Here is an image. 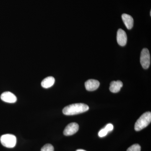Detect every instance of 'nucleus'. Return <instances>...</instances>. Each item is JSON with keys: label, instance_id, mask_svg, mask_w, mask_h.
I'll return each mask as SVG.
<instances>
[{"label": "nucleus", "instance_id": "nucleus-15", "mask_svg": "<svg viewBox=\"0 0 151 151\" xmlns=\"http://www.w3.org/2000/svg\"><path fill=\"white\" fill-rule=\"evenodd\" d=\"M105 128L108 131V132H111V131H113V124H108L105 126Z\"/></svg>", "mask_w": 151, "mask_h": 151}, {"label": "nucleus", "instance_id": "nucleus-10", "mask_svg": "<svg viewBox=\"0 0 151 151\" xmlns=\"http://www.w3.org/2000/svg\"><path fill=\"white\" fill-rule=\"evenodd\" d=\"M123 84L121 81H113L110 84V90L113 93H117L121 90Z\"/></svg>", "mask_w": 151, "mask_h": 151}, {"label": "nucleus", "instance_id": "nucleus-7", "mask_svg": "<svg viewBox=\"0 0 151 151\" xmlns=\"http://www.w3.org/2000/svg\"><path fill=\"white\" fill-rule=\"evenodd\" d=\"M1 98L4 102L10 103H15L17 100L16 96L13 93L10 92L3 93L1 95Z\"/></svg>", "mask_w": 151, "mask_h": 151}, {"label": "nucleus", "instance_id": "nucleus-16", "mask_svg": "<svg viewBox=\"0 0 151 151\" xmlns=\"http://www.w3.org/2000/svg\"><path fill=\"white\" fill-rule=\"evenodd\" d=\"M76 151H86L84 150H81V149H80V150H76Z\"/></svg>", "mask_w": 151, "mask_h": 151}, {"label": "nucleus", "instance_id": "nucleus-9", "mask_svg": "<svg viewBox=\"0 0 151 151\" xmlns=\"http://www.w3.org/2000/svg\"><path fill=\"white\" fill-rule=\"evenodd\" d=\"M122 19L124 24L128 29H132L134 25V19L130 15L126 14H122Z\"/></svg>", "mask_w": 151, "mask_h": 151}, {"label": "nucleus", "instance_id": "nucleus-12", "mask_svg": "<svg viewBox=\"0 0 151 151\" xmlns=\"http://www.w3.org/2000/svg\"><path fill=\"white\" fill-rule=\"evenodd\" d=\"M141 146L138 144H134L127 149V151H141Z\"/></svg>", "mask_w": 151, "mask_h": 151}, {"label": "nucleus", "instance_id": "nucleus-14", "mask_svg": "<svg viewBox=\"0 0 151 151\" xmlns=\"http://www.w3.org/2000/svg\"><path fill=\"white\" fill-rule=\"evenodd\" d=\"M108 131L106 130L105 128H104L100 130L99 133H98V135H99L100 137H103L106 136L107 134H108Z\"/></svg>", "mask_w": 151, "mask_h": 151}, {"label": "nucleus", "instance_id": "nucleus-11", "mask_svg": "<svg viewBox=\"0 0 151 151\" xmlns=\"http://www.w3.org/2000/svg\"><path fill=\"white\" fill-rule=\"evenodd\" d=\"M55 82V79L52 76H48L44 79L41 82L42 87L47 89L53 86Z\"/></svg>", "mask_w": 151, "mask_h": 151}, {"label": "nucleus", "instance_id": "nucleus-5", "mask_svg": "<svg viewBox=\"0 0 151 151\" xmlns=\"http://www.w3.org/2000/svg\"><path fill=\"white\" fill-rule=\"evenodd\" d=\"M79 126L77 123H72L68 124L63 131V134L65 136H69L73 135L78 132Z\"/></svg>", "mask_w": 151, "mask_h": 151}, {"label": "nucleus", "instance_id": "nucleus-3", "mask_svg": "<svg viewBox=\"0 0 151 151\" xmlns=\"http://www.w3.org/2000/svg\"><path fill=\"white\" fill-rule=\"evenodd\" d=\"M0 141L4 147L9 148H12L16 145L17 138L14 135L11 134H6L1 137Z\"/></svg>", "mask_w": 151, "mask_h": 151}, {"label": "nucleus", "instance_id": "nucleus-6", "mask_svg": "<svg viewBox=\"0 0 151 151\" xmlns=\"http://www.w3.org/2000/svg\"><path fill=\"white\" fill-rule=\"evenodd\" d=\"M117 42L119 45L124 46L127 43V34L124 30L120 29L118 30L117 34Z\"/></svg>", "mask_w": 151, "mask_h": 151}, {"label": "nucleus", "instance_id": "nucleus-2", "mask_svg": "<svg viewBox=\"0 0 151 151\" xmlns=\"http://www.w3.org/2000/svg\"><path fill=\"white\" fill-rule=\"evenodd\" d=\"M151 122V113L146 112L142 115L138 119L135 124V131L138 132L145 129L150 124Z\"/></svg>", "mask_w": 151, "mask_h": 151}, {"label": "nucleus", "instance_id": "nucleus-17", "mask_svg": "<svg viewBox=\"0 0 151 151\" xmlns=\"http://www.w3.org/2000/svg\"><path fill=\"white\" fill-rule=\"evenodd\" d=\"M150 16L151 15V12L150 11Z\"/></svg>", "mask_w": 151, "mask_h": 151}, {"label": "nucleus", "instance_id": "nucleus-8", "mask_svg": "<svg viewBox=\"0 0 151 151\" xmlns=\"http://www.w3.org/2000/svg\"><path fill=\"white\" fill-rule=\"evenodd\" d=\"M99 81L95 79H89L85 83V88L87 91H93L98 89L100 86Z\"/></svg>", "mask_w": 151, "mask_h": 151}, {"label": "nucleus", "instance_id": "nucleus-13", "mask_svg": "<svg viewBox=\"0 0 151 151\" xmlns=\"http://www.w3.org/2000/svg\"><path fill=\"white\" fill-rule=\"evenodd\" d=\"M41 151H54V149L52 145L46 144L42 148Z\"/></svg>", "mask_w": 151, "mask_h": 151}, {"label": "nucleus", "instance_id": "nucleus-4", "mask_svg": "<svg viewBox=\"0 0 151 151\" xmlns=\"http://www.w3.org/2000/svg\"><path fill=\"white\" fill-rule=\"evenodd\" d=\"M140 63L144 69H147L150 65V55L148 49L144 48L141 53Z\"/></svg>", "mask_w": 151, "mask_h": 151}, {"label": "nucleus", "instance_id": "nucleus-1", "mask_svg": "<svg viewBox=\"0 0 151 151\" xmlns=\"http://www.w3.org/2000/svg\"><path fill=\"white\" fill-rule=\"evenodd\" d=\"M89 109L88 105L84 103H76L66 106L63 113L66 116H73L86 112Z\"/></svg>", "mask_w": 151, "mask_h": 151}]
</instances>
